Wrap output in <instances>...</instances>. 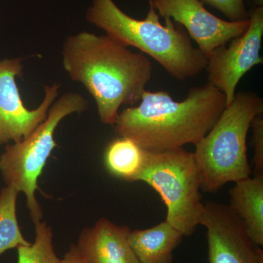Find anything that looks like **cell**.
<instances>
[{"mask_svg":"<svg viewBox=\"0 0 263 263\" xmlns=\"http://www.w3.org/2000/svg\"><path fill=\"white\" fill-rule=\"evenodd\" d=\"M130 232L101 218L82 230L76 247L87 263H141L129 245Z\"/></svg>","mask_w":263,"mask_h":263,"instance_id":"8fae6325","label":"cell"},{"mask_svg":"<svg viewBox=\"0 0 263 263\" xmlns=\"http://www.w3.org/2000/svg\"><path fill=\"white\" fill-rule=\"evenodd\" d=\"M219 10L230 22L248 20L249 12L246 8L245 0H200Z\"/></svg>","mask_w":263,"mask_h":263,"instance_id":"e0dca14e","label":"cell"},{"mask_svg":"<svg viewBox=\"0 0 263 263\" xmlns=\"http://www.w3.org/2000/svg\"><path fill=\"white\" fill-rule=\"evenodd\" d=\"M148 4L146 18L139 20L127 15L114 0H92L86 19L105 34L126 47L138 48L156 60L179 81L195 78L205 70L208 58L190 41L179 24L164 18Z\"/></svg>","mask_w":263,"mask_h":263,"instance_id":"3957f363","label":"cell"},{"mask_svg":"<svg viewBox=\"0 0 263 263\" xmlns=\"http://www.w3.org/2000/svg\"><path fill=\"white\" fill-rule=\"evenodd\" d=\"M62 66L71 80L80 83L96 103L100 122L114 126L122 105L139 103L152 76L153 66L107 34L83 32L62 45Z\"/></svg>","mask_w":263,"mask_h":263,"instance_id":"6da1fadb","label":"cell"},{"mask_svg":"<svg viewBox=\"0 0 263 263\" xmlns=\"http://www.w3.org/2000/svg\"><path fill=\"white\" fill-rule=\"evenodd\" d=\"M257 263H263V251L261 252L260 254H259L258 262Z\"/></svg>","mask_w":263,"mask_h":263,"instance_id":"44dd1931","label":"cell"},{"mask_svg":"<svg viewBox=\"0 0 263 263\" xmlns=\"http://www.w3.org/2000/svg\"><path fill=\"white\" fill-rule=\"evenodd\" d=\"M23 58L0 60V146L25 139L46 119L52 104L59 96L57 83L44 87L42 103L34 110L26 108L16 78L23 74Z\"/></svg>","mask_w":263,"mask_h":263,"instance_id":"52a82bcc","label":"cell"},{"mask_svg":"<svg viewBox=\"0 0 263 263\" xmlns=\"http://www.w3.org/2000/svg\"><path fill=\"white\" fill-rule=\"evenodd\" d=\"M250 24L243 34L218 47L208 58L205 70L208 83L226 96L230 105L236 94L240 79L256 65L263 62L260 56L263 37V7L249 12Z\"/></svg>","mask_w":263,"mask_h":263,"instance_id":"ba28073f","label":"cell"},{"mask_svg":"<svg viewBox=\"0 0 263 263\" xmlns=\"http://www.w3.org/2000/svg\"><path fill=\"white\" fill-rule=\"evenodd\" d=\"M253 164L255 174H263V115L259 114L252 121Z\"/></svg>","mask_w":263,"mask_h":263,"instance_id":"ac0fdd59","label":"cell"},{"mask_svg":"<svg viewBox=\"0 0 263 263\" xmlns=\"http://www.w3.org/2000/svg\"><path fill=\"white\" fill-rule=\"evenodd\" d=\"M160 16L186 29L189 37L207 58L213 51L243 34L250 20L230 22L212 14L200 0H148Z\"/></svg>","mask_w":263,"mask_h":263,"instance_id":"9c48e42d","label":"cell"},{"mask_svg":"<svg viewBox=\"0 0 263 263\" xmlns=\"http://www.w3.org/2000/svg\"><path fill=\"white\" fill-rule=\"evenodd\" d=\"M89 108L79 93L68 91L52 104L47 117L32 134L22 141L8 144L0 155V174L6 186L16 189L27 198L33 223L43 218L42 207L36 197L38 179L53 150L57 147L55 132L66 117L81 114Z\"/></svg>","mask_w":263,"mask_h":263,"instance_id":"5b68a950","label":"cell"},{"mask_svg":"<svg viewBox=\"0 0 263 263\" xmlns=\"http://www.w3.org/2000/svg\"><path fill=\"white\" fill-rule=\"evenodd\" d=\"M183 237L165 220L148 229L131 230L129 242L141 263H173Z\"/></svg>","mask_w":263,"mask_h":263,"instance_id":"4fadbf2b","label":"cell"},{"mask_svg":"<svg viewBox=\"0 0 263 263\" xmlns=\"http://www.w3.org/2000/svg\"><path fill=\"white\" fill-rule=\"evenodd\" d=\"M35 238L29 246H22L18 250V263H60L53 245V231L42 220L34 223Z\"/></svg>","mask_w":263,"mask_h":263,"instance_id":"2e32d148","label":"cell"},{"mask_svg":"<svg viewBox=\"0 0 263 263\" xmlns=\"http://www.w3.org/2000/svg\"><path fill=\"white\" fill-rule=\"evenodd\" d=\"M226 107V96L208 82L190 89L179 102L166 91L146 90L138 105L119 114L113 127L119 137L148 152L176 149L198 143Z\"/></svg>","mask_w":263,"mask_h":263,"instance_id":"7a4b0ae2","label":"cell"},{"mask_svg":"<svg viewBox=\"0 0 263 263\" xmlns=\"http://www.w3.org/2000/svg\"><path fill=\"white\" fill-rule=\"evenodd\" d=\"M146 152L129 138L119 137L110 142L106 147L105 166L116 177L134 182L144 165Z\"/></svg>","mask_w":263,"mask_h":263,"instance_id":"5bb4252c","label":"cell"},{"mask_svg":"<svg viewBox=\"0 0 263 263\" xmlns=\"http://www.w3.org/2000/svg\"><path fill=\"white\" fill-rule=\"evenodd\" d=\"M255 7H263V0H252Z\"/></svg>","mask_w":263,"mask_h":263,"instance_id":"ffe728a7","label":"cell"},{"mask_svg":"<svg viewBox=\"0 0 263 263\" xmlns=\"http://www.w3.org/2000/svg\"><path fill=\"white\" fill-rule=\"evenodd\" d=\"M263 114L262 98L253 91L236 92L214 127L195 145L201 190L216 193L224 185L252 175L247 140L252 121Z\"/></svg>","mask_w":263,"mask_h":263,"instance_id":"277c9868","label":"cell"},{"mask_svg":"<svg viewBox=\"0 0 263 263\" xmlns=\"http://www.w3.org/2000/svg\"><path fill=\"white\" fill-rule=\"evenodd\" d=\"M229 207L245 222L252 241L263 245V174H254L230 189Z\"/></svg>","mask_w":263,"mask_h":263,"instance_id":"7c38bea8","label":"cell"},{"mask_svg":"<svg viewBox=\"0 0 263 263\" xmlns=\"http://www.w3.org/2000/svg\"><path fill=\"white\" fill-rule=\"evenodd\" d=\"M19 194L16 189L6 185L0 191V256L9 249L32 245L24 238L18 226L16 203Z\"/></svg>","mask_w":263,"mask_h":263,"instance_id":"9a60e30c","label":"cell"},{"mask_svg":"<svg viewBox=\"0 0 263 263\" xmlns=\"http://www.w3.org/2000/svg\"><path fill=\"white\" fill-rule=\"evenodd\" d=\"M200 226L206 229L209 263H257L262 252L228 205L207 201Z\"/></svg>","mask_w":263,"mask_h":263,"instance_id":"30bf717a","label":"cell"},{"mask_svg":"<svg viewBox=\"0 0 263 263\" xmlns=\"http://www.w3.org/2000/svg\"><path fill=\"white\" fill-rule=\"evenodd\" d=\"M60 263H87L84 256L81 254L75 245L70 246L68 252L65 254V257L60 259Z\"/></svg>","mask_w":263,"mask_h":263,"instance_id":"d6986e66","label":"cell"},{"mask_svg":"<svg viewBox=\"0 0 263 263\" xmlns=\"http://www.w3.org/2000/svg\"><path fill=\"white\" fill-rule=\"evenodd\" d=\"M135 181L146 183L157 192L167 209L165 220L183 236L195 233L204 203L201 175L193 152L183 148L146 151L144 165Z\"/></svg>","mask_w":263,"mask_h":263,"instance_id":"8992f818","label":"cell"}]
</instances>
